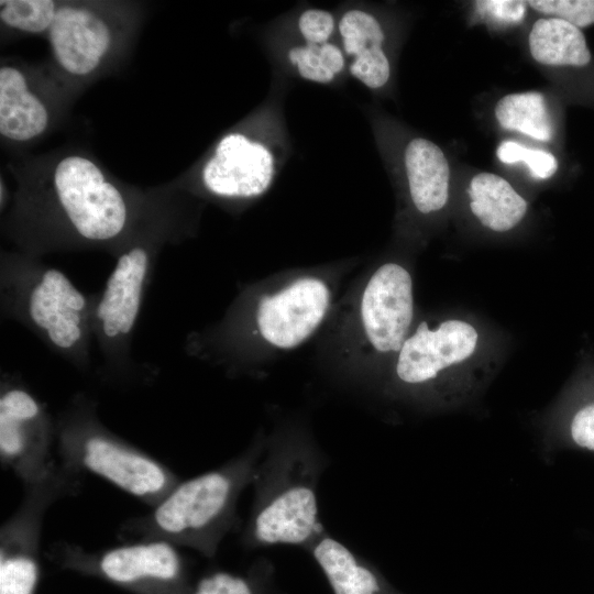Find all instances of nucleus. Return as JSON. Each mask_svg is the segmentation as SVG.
Instances as JSON below:
<instances>
[{
    "label": "nucleus",
    "instance_id": "obj_1",
    "mask_svg": "<svg viewBox=\"0 0 594 594\" xmlns=\"http://www.w3.org/2000/svg\"><path fill=\"white\" fill-rule=\"evenodd\" d=\"M15 176L2 233L15 250L37 257L98 250L116 258L152 194L121 183L79 152L33 162Z\"/></svg>",
    "mask_w": 594,
    "mask_h": 594
},
{
    "label": "nucleus",
    "instance_id": "obj_2",
    "mask_svg": "<svg viewBox=\"0 0 594 594\" xmlns=\"http://www.w3.org/2000/svg\"><path fill=\"white\" fill-rule=\"evenodd\" d=\"M189 229L186 209L175 189L152 190L103 288L95 293L92 332L102 360L101 378L131 382L155 375L153 367L133 359V336L161 252L166 245L179 243Z\"/></svg>",
    "mask_w": 594,
    "mask_h": 594
},
{
    "label": "nucleus",
    "instance_id": "obj_3",
    "mask_svg": "<svg viewBox=\"0 0 594 594\" xmlns=\"http://www.w3.org/2000/svg\"><path fill=\"white\" fill-rule=\"evenodd\" d=\"M331 300L330 285L314 275L271 293L246 288L219 322L190 332L184 348L232 375L250 372L262 350L286 351L307 341L324 321Z\"/></svg>",
    "mask_w": 594,
    "mask_h": 594
},
{
    "label": "nucleus",
    "instance_id": "obj_4",
    "mask_svg": "<svg viewBox=\"0 0 594 594\" xmlns=\"http://www.w3.org/2000/svg\"><path fill=\"white\" fill-rule=\"evenodd\" d=\"M329 458L302 426L267 436L256 465L253 502L241 532L249 550L293 546L307 550L326 530L318 514V486Z\"/></svg>",
    "mask_w": 594,
    "mask_h": 594
},
{
    "label": "nucleus",
    "instance_id": "obj_5",
    "mask_svg": "<svg viewBox=\"0 0 594 594\" xmlns=\"http://www.w3.org/2000/svg\"><path fill=\"white\" fill-rule=\"evenodd\" d=\"M266 440L261 431L226 463L180 480L147 513L128 518L120 526V536L133 541L164 540L213 558L235 525L240 496L252 484Z\"/></svg>",
    "mask_w": 594,
    "mask_h": 594
},
{
    "label": "nucleus",
    "instance_id": "obj_6",
    "mask_svg": "<svg viewBox=\"0 0 594 594\" xmlns=\"http://www.w3.org/2000/svg\"><path fill=\"white\" fill-rule=\"evenodd\" d=\"M96 294L81 292L59 268L18 250L0 254V312L34 333L81 373L91 370Z\"/></svg>",
    "mask_w": 594,
    "mask_h": 594
},
{
    "label": "nucleus",
    "instance_id": "obj_7",
    "mask_svg": "<svg viewBox=\"0 0 594 594\" xmlns=\"http://www.w3.org/2000/svg\"><path fill=\"white\" fill-rule=\"evenodd\" d=\"M58 461L80 474L91 473L150 508L180 481L167 465L110 430L98 405L75 394L56 418Z\"/></svg>",
    "mask_w": 594,
    "mask_h": 594
},
{
    "label": "nucleus",
    "instance_id": "obj_8",
    "mask_svg": "<svg viewBox=\"0 0 594 594\" xmlns=\"http://www.w3.org/2000/svg\"><path fill=\"white\" fill-rule=\"evenodd\" d=\"M47 557L63 570L100 579L132 594H189L194 585L178 547L158 539L98 551L63 541L52 544Z\"/></svg>",
    "mask_w": 594,
    "mask_h": 594
},
{
    "label": "nucleus",
    "instance_id": "obj_9",
    "mask_svg": "<svg viewBox=\"0 0 594 594\" xmlns=\"http://www.w3.org/2000/svg\"><path fill=\"white\" fill-rule=\"evenodd\" d=\"M82 479L58 461L44 479L23 486L19 506L0 528V594H35L44 517L55 502L75 496Z\"/></svg>",
    "mask_w": 594,
    "mask_h": 594
},
{
    "label": "nucleus",
    "instance_id": "obj_10",
    "mask_svg": "<svg viewBox=\"0 0 594 594\" xmlns=\"http://www.w3.org/2000/svg\"><path fill=\"white\" fill-rule=\"evenodd\" d=\"M56 419L20 375L4 372L0 380V461L24 485L44 479L54 459Z\"/></svg>",
    "mask_w": 594,
    "mask_h": 594
},
{
    "label": "nucleus",
    "instance_id": "obj_11",
    "mask_svg": "<svg viewBox=\"0 0 594 594\" xmlns=\"http://www.w3.org/2000/svg\"><path fill=\"white\" fill-rule=\"evenodd\" d=\"M118 8L101 2H59L46 35L61 75L85 80L110 62L128 30Z\"/></svg>",
    "mask_w": 594,
    "mask_h": 594
},
{
    "label": "nucleus",
    "instance_id": "obj_12",
    "mask_svg": "<svg viewBox=\"0 0 594 594\" xmlns=\"http://www.w3.org/2000/svg\"><path fill=\"white\" fill-rule=\"evenodd\" d=\"M414 317L413 280L399 264L385 263L365 283L356 302L358 340L374 352L398 353Z\"/></svg>",
    "mask_w": 594,
    "mask_h": 594
},
{
    "label": "nucleus",
    "instance_id": "obj_13",
    "mask_svg": "<svg viewBox=\"0 0 594 594\" xmlns=\"http://www.w3.org/2000/svg\"><path fill=\"white\" fill-rule=\"evenodd\" d=\"M275 175V160L263 142L234 130L216 143L197 174L195 187L227 202L262 196Z\"/></svg>",
    "mask_w": 594,
    "mask_h": 594
},
{
    "label": "nucleus",
    "instance_id": "obj_14",
    "mask_svg": "<svg viewBox=\"0 0 594 594\" xmlns=\"http://www.w3.org/2000/svg\"><path fill=\"white\" fill-rule=\"evenodd\" d=\"M477 338L465 321L447 320L435 329L424 321L397 353L395 376L403 386H430L442 371L473 354Z\"/></svg>",
    "mask_w": 594,
    "mask_h": 594
},
{
    "label": "nucleus",
    "instance_id": "obj_15",
    "mask_svg": "<svg viewBox=\"0 0 594 594\" xmlns=\"http://www.w3.org/2000/svg\"><path fill=\"white\" fill-rule=\"evenodd\" d=\"M56 117L55 102L40 77L26 66L6 61L0 66V135L13 144L43 136Z\"/></svg>",
    "mask_w": 594,
    "mask_h": 594
},
{
    "label": "nucleus",
    "instance_id": "obj_16",
    "mask_svg": "<svg viewBox=\"0 0 594 594\" xmlns=\"http://www.w3.org/2000/svg\"><path fill=\"white\" fill-rule=\"evenodd\" d=\"M333 594H404L370 561L326 530L306 550Z\"/></svg>",
    "mask_w": 594,
    "mask_h": 594
},
{
    "label": "nucleus",
    "instance_id": "obj_17",
    "mask_svg": "<svg viewBox=\"0 0 594 594\" xmlns=\"http://www.w3.org/2000/svg\"><path fill=\"white\" fill-rule=\"evenodd\" d=\"M343 52L351 57L350 74L371 89L386 85L391 65L383 51L384 31L371 13L351 9L339 21Z\"/></svg>",
    "mask_w": 594,
    "mask_h": 594
},
{
    "label": "nucleus",
    "instance_id": "obj_18",
    "mask_svg": "<svg viewBox=\"0 0 594 594\" xmlns=\"http://www.w3.org/2000/svg\"><path fill=\"white\" fill-rule=\"evenodd\" d=\"M404 162L417 210L428 215L442 209L449 197L450 170L441 148L427 139H413L405 150Z\"/></svg>",
    "mask_w": 594,
    "mask_h": 594
},
{
    "label": "nucleus",
    "instance_id": "obj_19",
    "mask_svg": "<svg viewBox=\"0 0 594 594\" xmlns=\"http://www.w3.org/2000/svg\"><path fill=\"white\" fill-rule=\"evenodd\" d=\"M470 207L481 223L497 232L517 226L527 211V202L504 178L492 173L473 177L468 190Z\"/></svg>",
    "mask_w": 594,
    "mask_h": 594
},
{
    "label": "nucleus",
    "instance_id": "obj_20",
    "mask_svg": "<svg viewBox=\"0 0 594 594\" xmlns=\"http://www.w3.org/2000/svg\"><path fill=\"white\" fill-rule=\"evenodd\" d=\"M528 43L534 59L543 65L584 66L591 61L582 31L560 19L537 20Z\"/></svg>",
    "mask_w": 594,
    "mask_h": 594
},
{
    "label": "nucleus",
    "instance_id": "obj_21",
    "mask_svg": "<svg viewBox=\"0 0 594 594\" xmlns=\"http://www.w3.org/2000/svg\"><path fill=\"white\" fill-rule=\"evenodd\" d=\"M498 123L507 130L518 131L539 141H550L552 122L546 99L540 92L509 94L495 107Z\"/></svg>",
    "mask_w": 594,
    "mask_h": 594
},
{
    "label": "nucleus",
    "instance_id": "obj_22",
    "mask_svg": "<svg viewBox=\"0 0 594 594\" xmlns=\"http://www.w3.org/2000/svg\"><path fill=\"white\" fill-rule=\"evenodd\" d=\"M274 565L257 559L244 572L216 570L194 582L189 594H279L274 582Z\"/></svg>",
    "mask_w": 594,
    "mask_h": 594
},
{
    "label": "nucleus",
    "instance_id": "obj_23",
    "mask_svg": "<svg viewBox=\"0 0 594 594\" xmlns=\"http://www.w3.org/2000/svg\"><path fill=\"white\" fill-rule=\"evenodd\" d=\"M287 57L301 78L318 84L331 82L345 66L343 51L331 42L293 46Z\"/></svg>",
    "mask_w": 594,
    "mask_h": 594
},
{
    "label": "nucleus",
    "instance_id": "obj_24",
    "mask_svg": "<svg viewBox=\"0 0 594 594\" xmlns=\"http://www.w3.org/2000/svg\"><path fill=\"white\" fill-rule=\"evenodd\" d=\"M59 1L1 0L0 21L6 28L25 34L47 33Z\"/></svg>",
    "mask_w": 594,
    "mask_h": 594
},
{
    "label": "nucleus",
    "instance_id": "obj_25",
    "mask_svg": "<svg viewBox=\"0 0 594 594\" xmlns=\"http://www.w3.org/2000/svg\"><path fill=\"white\" fill-rule=\"evenodd\" d=\"M496 154L505 164L524 162L528 165L531 175L541 179L551 177L558 168L557 158L551 153L525 147L513 141L502 142Z\"/></svg>",
    "mask_w": 594,
    "mask_h": 594
},
{
    "label": "nucleus",
    "instance_id": "obj_26",
    "mask_svg": "<svg viewBox=\"0 0 594 594\" xmlns=\"http://www.w3.org/2000/svg\"><path fill=\"white\" fill-rule=\"evenodd\" d=\"M527 4L579 29L594 23V0H530Z\"/></svg>",
    "mask_w": 594,
    "mask_h": 594
},
{
    "label": "nucleus",
    "instance_id": "obj_27",
    "mask_svg": "<svg viewBox=\"0 0 594 594\" xmlns=\"http://www.w3.org/2000/svg\"><path fill=\"white\" fill-rule=\"evenodd\" d=\"M560 446L594 453V400L572 413Z\"/></svg>",
    "mask_w": 594,
    "mask_h": 594
},
{
    "label": "nucleus",
    "instance_id": "obj_28",
    "mask_svg": "<svg viewBox=\"0 0 594 594\" xmlns=\"http://www.w3.org/2000/svg\"><path fill=\"white\" fill-rule=\"evenodd\" d=\"M297 26L306 43L323 44L329 42L336 21L329 11L312 8L299 15Z\"/></svg>",
    "mask_w": 594,
    "mask_h": 594
},
{
    "label": "nucleus",
    "instance_id": "obj_29",
    "mask_svg": "<svg viewBox=\"0 0 594 594\" xmlns=\"http://www.w3.org/2000/svg\"><path fill=\"white\" fill-rule=\"evenodd\" d=\"M476 4L506 22H517L525 13V3L521 1H477Z\"/></svg>",
    "mask_w": 594,
    "mask_h": 594
}]
</instances>
